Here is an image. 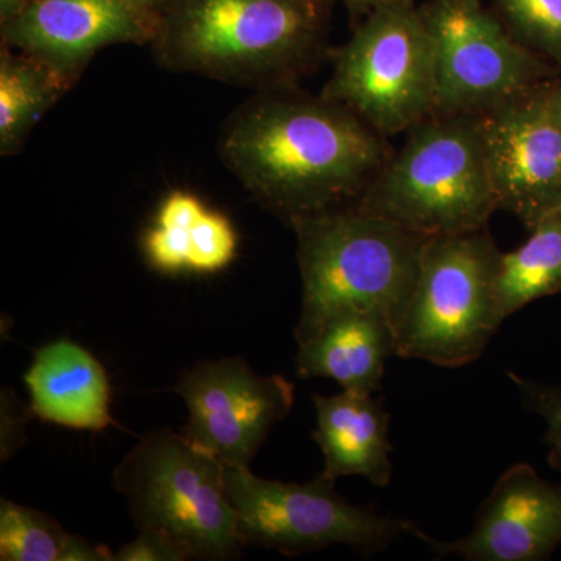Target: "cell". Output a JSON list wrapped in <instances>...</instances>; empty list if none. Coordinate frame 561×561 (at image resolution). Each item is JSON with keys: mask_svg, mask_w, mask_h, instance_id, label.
Masks as SVG:
<instances>
[{"mask_svg": "<svg viewBox=\"0 0 561 561\" xmlns=\"http://www.w3.org/2000/svg\"><path fill=\"white\" fill-rule=\"evenodd\" d=\"M386 136L328 99L271 95L232 117L221 157L287 220L356 205L390 160Z\"/></svg>", "mask_w": 561, "mask_h": 561, "instance_id": "cell-1", "label": "cell"}, {"mask_svg": "<svg viewBox=\"0 0 561 561\" xmlns=\"http://www.w3.org/2000/svg\"><path fill=\"white\" fill-rule=\"evenodd\" d=\"M518 249L500 254L494 297L502 321L561 290V208L529 231Z\"/></svg>", "mask_w": 561, "mask_h": 561, "instance_id": "cell-17", "label": "cell"}, {"mask_svg": "<svg viewBox=\"0 0 561 561\" xmlns=\"http://www.w3.org/2000/svg\"><path fill=\"white\" fill-rule=\"evenodd\" d=\"M354 206L426 239L489 230L500 209L478 116L421 122Z\"/></svg>", "mask_w": 561, "mask_h": 561, "instance_id": "cell-3", "label": "cell"}, {"mask_svg": "<svg viewBox=\"0 0 561 561\" xmlns=\"http://www.w3.org/2000/svg\"><path fill=\"white\" fill-rule=\"evenodd\" d=\"M65 76L33 57L0 60V151L10 154L61 91Z\"/></svg>", "mask_w": 561, "mask_h": 561, "instance_id": "cell-18", "label": "cell"}, {"mask_svg": "<svg viewBox=\"0 0 561 561\" xmlns=\"http://www.w3.org/2000/svg\"><path fill=\"white\" fill-rule=\"evenodd\" d=\"M139 530L158 531L191 560H232L245 548L225 489V463L183 432L144 435L114 471Z\"/></svg>", "mask_w": 561, "mask_h": 561, "instance_id": "cell-4", "label": "cell"}, {"mask_svg": "<svg viewBox=\"0 0 561 561\" xmlns=\"http://www.w3.org/2000/svg\"><path fill=\"white\" fill-rule=\"evenodd\" d=\"M500 254L489 230L427 239L394 356L446 368L479 359L504 323L494 297Z\"/></svg>", "mask_w": 561, "mask_h": 561, "instance_id": "cell-6", "label": "cell"}, {"mask_svg": "<svg viewBox=\"0 0 561 561\" xmlns=\"http://www.w3.org/2000/svg\"><path fill=\"white\" fill-rule=\"evenodd\" d=\"M317 46V7L306 0H176L158 51L173 68L271 80L305 68Z\"/></svg>", "mask_w": 561, "mask_h": 561, "instance_id": "cell-5", "label": "cell"}, {"mask_svg": "<svg viewBox=\"0 0 561 561\" xmlns=\"http://www.w3.org/2000/svg\"><path fill=\"white\" fill-rule=\"evenodd\" d=\"M2 28L5 43L62 76L102 47L140 43L154 33L117 0H33Z\"/></svg>", "mask_w": 561, "mask_h": 561, "instance_id": "cell-13", "label": "cell"}, {"mask_svg": "<svg viewBox=\"0 0 561 561\" xmlns=\"http://www.w3.org/2000/svg\"><path fill=\"white\" fill-rule=\"evenodd\" d=\"M187 405L183 434L230 467H250L295 400L284 376H261L242 357L202 360L172 387Z\"/></svg>", "mask_w": 561, "mask_h": 561, "instance_id": "cell-11", "label": "cell"}, {"mask_svg": "<svg viewBox=\"0 0 561 561\" xmlns=\"http://www.w3.org/2000/svg\"><path fill=\"white\" fill-rule=\"evenodd\" d=\"M390 356L394 334L389 321L376 313L346 312L298 345L295 368L302 379H330L342 390L375 394Z\"/></svg>", "mask_w": 561, "mask_h": 561, "instance_id": "cell-16", "label": "cell"}, {"mask_svg": "<svg viewBox=\"0 0 561 561\" xmlns=\"http://www.w3.org/2000/svg\"><path fill=\"white\" fill-rule=\"evenodd\" d=\"M557 98H559V106L561 113V70L559 72V76H557Z\"/></svg>", "mask_w": 561, "mask_h": 561, "instance_id": "cell-29", "label": "cell"}, {"mask_svg": "<svg viewBox=\"0 0 561 561\" xmlns=\"http://www.w3.org/2000/svg\"><path fill=\"white\" fill-rule=\"evenodd\" d=\"M306 2L312 3V5L317 7V2H319V0H306Z\"/></svg>", "mask_w": 561, "mask_h": 561, "instance_id": "cell-30", "label": "cell"}, {"mask_svg": "<svg viewBox=\"0 0 561 561\" xmlns=\"http://www.w3.org/2000/svg\"><path fill=\"white\" fill-rule=\"evenodd\" d=\"M317 427L312 437L324 457L323 474L337 481L362 476L378 486L389 485V412L382 398L371 393L342 390L331 397L313 394Z\"/></svg>", "mask_w": 561, "mask_h": 561, "instance_id": "cell-15", "label": "cell"}, {"mask_svg": "<svg viewBox=\"0 0 561 561\" xmlns=\"http://www.w3.org/2000/svg\"><path fill=\"white\" fill-rule=\"evenodd\" d=\"M238 236L227 217L206 209L192 228L190 271L214 273L227 267L236 256Z\"/></svg>", "mask_w": 561, "mask_h": 561, "instance_id": "cell-21", "label": "cell"}, {"mask_svg": "<svg viewBox=\"0 0 561 561\" xmlns=\"http://www.w3.org/2000/svg\"><path fill=\"white\" fill-rule=\"evenodd\" d=\"M497 209L527 231L561 208V113L557 77L478 116Z\"/></svg>", "mask_w": 561, "mask_h": 561, "instance_id": "cell-10", "label": "cell"}, {"mask_svg": "<svg viewBox=\"0 0 561 561\" xmlns=\"http://www.w3.org/2000/svg\"><path fill=\"white\" fill-rule=\"evenodd\" d=\"M420 11L434 43L435 114L481 116L559 76L479 0H430Z\"/></svg>", "mask_w": 561, "mask_h": 561, "instance_id": "cell-9", "label": "cell"}, {"mask_svg": "<svg viewBox=\"0 0 561 561\" xmlns=\"http://www.w3.org/2000/svg\"><path fill=\"white\" fill-rule=\"evenodd\" d=\"M412 535L440 559L549 560L561 545V483L546 481L530 465H513L482 502L470 534L440 541L415 526Z\"/></svg>", "mask_w": 561, "mask_h": 561, "instance_id": "cell-12", "label": "cell"}, {"mask_svg": "<svg viewBox=\"0 0 561 561\" xmlns=\"http://www.w3.org/2000/svg\"><path fill=\"white\" fill-rule=\"evenodd\" d=\"M291 227L302 284L298 345L346 312L376 313L394 334L427 239L354 205L300 217Z\"/></svg>", "mask_w": 561, "mask_h": 561, "instance_id": "cell-2", "label": "cell"}, {"mask_svg": "<svg viewBox=\"0 0 561 561\" xmlns=\"http://www.w3.org/2000/svg\"><path fill=\"white\" fill-rule=\"evenodd\" d=\"M321 98L353 111L387 139L434 116V43L415 3H393L365 16L339 50Z\"/></svg>", "mask_w": 561, "mask_h": 561, "instance_id": "cell-7", "label": "cell"}, {"mask_svg": "<svg viewBox=\"0 0 561 561\" xmlns=\"http://www.w3.org/2000/svg\"><path fill=\"white\" fill-rule=\"evenodd\" d=\"M24 381L32 412L41 420L92 432L114 423L105 368L77 343L57 341L36 351Z\"/></svg>", "mask_w": 561, "mask_h": 561, "instance_id": "cell-14", "label": "cell"}, {"mask_svg": "<svg viewBox=\"0 0 561 561\" xmlns=\"http://www.w3.org/2000/svg\"><path fill=\"white\" fill-rule=\"evenodd\" d=\"M192 228H153L144 236V253L151 267L164 273L190 271Z\"/></svg>", "mask_w": 561, "mask_h": 561, "instance_id": "cell-23", "label": "cell"}, {"mask_svg": "<svg viewBox=\"0 0 561 561\" xmlns=\"http://www.w3.org/2000/svg\"><path fill=\"white\" fill-rule=\"evenodd\" d=\"M116 561H184L190 553L165 535L158 531L139 530L135 540L114 553Z\"/></svg>", "mask_w": 561, "mask_h": 561, "instance_id": "cell-24", "label": "cell"}, {"mask_svg": "<svg viewBox=\"0 0 561 561\" xmlns=\"http://www.w3.org/2000/svg\"><path fill=\"white\" fill-rule=\"evenodd\" d=\"M70 537L50 516L0 501V560L66 561Z\"/></svg>", "mask_w": 561, "mask_h": 561, "instance_id": "cell-19", "label": "cell"}, {"mask_svg": "<svg viewBox=\"0 0 561 561\" xmlns=\"http://www.w3.org/2000/svg\"><path fill=\"white\" fill-rule=\"evenodd\" d=\"M205 210L195 195L183 191L172 192L158 210L154 224L161 227L194 228Z\"/></svg>", "mask_w": 561, "mask_h": 561, "instance_id": "cell-25", "label": "cell"}, {"mask_svg": "<svg viewBox=\"0 0 561 561\" xmlns=\"http://www.w3.org/2000/svg\"><path fill=\"white\" fill-rule=\"evenodd\" d=\"M225 489L245 545L284 556H302L334 545L373 556L415 529L408 519L351 504L323 472L309 483H284L257 478L250 467L225 465Z\"/></svg>", "mask_w": 561, "mask_h": 561, "instance_id": "cell-8", "label": "cell"}, {"mask_svg": "<svg viewBox=\"0 0 561 561\" xmlns=\"http://www.w3.org/2000/svg\"><path fill=\"white\" fill-rule=\"evenodd\" d=\"M508 378L518 390L523 408L545 421L549 461L561 472V386L529 381L513 371H508Z\"/></svg>", "mask_w": 561, "mask_h": 561, "instance_id": "cell-22", "label": "cell"}, {"mask_svg": "<svg viewBox=\"0 0 561 561\" xmlns=\"http://www.w3.org/2000/svg\"><path fill=\"white\" fill-rule=\"evenodd\" d=\"M516 38L561 70V0H496Z\"/></svg>", "mask_w": 561, "mask_h": 561, "instance_id": "cell-20", "label": "cell"}, {"mask_svg": "<svg viewBox=\"0 0 561 561\" xmlns=\"http://www.w3.org/2000/svg\"><path fill=\"white\" fill-rule=\"evenodd\" d=\"M125 9L135 13L139 20L146 22L147 25L154 32L157 28V11L160 9L162 0H117Z\"/></svg>", "mask_w": 561, "mask_h": 561, "instance_id": "cell-26", "label": "cell"}, {"mask_svg": "<svg viewBox=\"0 0 561 561\" xmlns=\"http://www.w3.org/2000/svg\"><path fill=\"white\" fill-rule=\"evenodd\" d=\"M343 2H345L354 13L368 16L373 11L382 9V7L393 5V3H415V0H343Z\"/></svg>", "mask_w": 561, "mask_h": 561, "instance_id": "cell-27", "label": "cell"}, {"mask_svg": "<svg viewBox=\"0 0 561 561\" xmlns=\"http://www.w3.org/2000/svg\"><path fill=\"white\" fill-rule=\"evenodd\" d=\"M33 0H0V18L3 22L13 20L25 7L31 5Z\"/></svg>", "mask_w": 561, "mask_h": 561, "instance_id": "cell-28", "label": "cell"}]
</instances>
